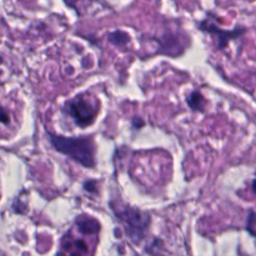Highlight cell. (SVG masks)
Listing matches in <instances>:
<instances>
[{"instance_id":"obj_1","label":"cell","mask_w":256,"mask_h":256,"mask_svg":"<svg viewBox=\"0 0 256 256\" xmlns=\"http://www.w3.org/2000/svg\"><path fill=\"white\" fill-rule=\"evenodd\" d=\"M50 141L56 150L68 155L82 166L88 168L94 167V145L91 139L87 137L67 138L51 135Z\"/></svg>"},{"instance_id":"obj_2","label":"cell","mask_w":256,"mask_h":256,"mask_svg":"<svg viewBox=\"0 0 256 256\" xmlns=\"http://www.w3.org/2000/svg\"><path fill=\"white\" fill-rule=\"evenodd\" d=\"M115 214L125 223L126 232L130 238L138 241L143 237L150 221L147 213L129 205H124L121 208H117Z\"/></svg>"},{"instance_id":"obj_3","label":"cell","mask_w":256,"mask_h":256,"mask_svg":"<svg viewBox=\"0 0 256 256\" xmlns=\"http://www.w3.org/2000/svg\"><path fill=\"white\" fill-rule=\"evenodd\" d=\"M68 112L77 125L86 127L96 118L97 106L88 97L78 95L68 103Z\"/></svg>"},{"instance_id":"obj_4","label":"cell","mask_w":256,"mask_h":256,"mask_svg":"<svg viewBox=\"0 0 256 256\" xmlns=\"http://www.w3.org/2000/svg\"><path fill=\"white\" fill-rule=\"evenodd\" d=\"M78 231L82 234L81 237L74 235L71 231L65 235L62 240L60 254H63V256H93L96 242L87 241L84 237L97 235L84 233L80 230Z\"/></svg>"},{"instance_id":"obj_5","label":"cell","mask_w":256,"mask_h":256,"mask_svg":"<svg viewBox=\"0 0 256 256\" xmlns=\"http://www.w3.org/2000/svg\"><path fill=\"white\" fill-rule=\"evenodd\" d=\"M198 28L202 30L203 32L213 36L216 40V48L219 50H223L224 48L227 47L228 43L231 40H235L240 38L243 34L246 32V28L242 26L235 27L232 30H227L219 27L214 23L210 18L203 19L199 25Z\"/></svg>"},{"instance_id":"obj_6","label":"cell","mask_w":256,"mask_h":256,"mask_svg":"<svg viewBox=\"0 0 256 256\" xmlns=\"http://www.w3.org/2000/svg\"><path fill=\"white\" fill-rule=\"evenodd\" d=\"M186 103L191 110L197 112H203L206 107V99L204 98L203 94L198 90L192 91L186 97Z\"/></svg>"},{"instance_id":"obj_7","label":"cell","mask_w":256,"mask_h":256,"mask_svg":"<svg viewBox=\"0 0 256 256\" xmlns=\"http://www.w3.org/2000/svg\"><path fill=\"white\" fill-rule=\"evenodd\" d=\"M108 41L115 46L124 47L130 43L131 38H130V35L126 31L115 30L108 34Z\"/></svg>"},{"instance_id":"obj_8","label":"cell","mask_w":256,"mask_h":256,"mask_svg":"<svg viewBox=\"0 0 256 256\" xmlns=\"http://www.w3.org/2000/svg\"><path fill=\"white\" fill-rule=\"evenodd\" d=\"M246 228L252 235L256 236V211L249 212Z\"/></svg>"},{"instance_id":"obj_9","label":"cell","mask_w":256,"mask_h":256,"mask_svg":"<svg viewBox=\"0 0 256 256\" xmlns=\"http://www.w3.org/2000/svg\"><path fill=\"white\" fill-rule=\"evenodd\" d=\"M132 125H133L134 128L138 129V128H140V127H142L144 125V121L140 117H134L132 119Z\"/></svg>"},{"instance_id":"obj_10","label":"cell","mask_w":256,"mask_h":256,"mask_svg":"<svg viewBox=\"0 0 256 256\" xmlns=\"http://www.w3.org/2000/svg\"><path fill=\"white\" fill-rule=\"evenodd\" d=\"M8 119L9 117L7 116V114L5 113V111H3L2 108H0V121L4 122V123H7L8 122Z\"/></svg>"},{"instance_id":"obj_11","label":"cell","mask_w":256,"mask_h":256,"mask_svg":"<svg viewBox=\"0 0 256 256\" xmlns=\"http://www.w3.org/2000/svg\"><path fill=\"white\" fill-rule=\"evenodd\" d=\"M87 184H89V186L85 184V188H86L87 190H89V191H95V190H96V189H95L94 181H89V182H87Z\"/></svg>"},{"instance_id":"obj_12","label":"cell","mask_w":256,"mask_h":256,"mask_svg":"<svg viewBox=\"0 0 256 256\" xmlns=\"http://www.w3.org/2000/svg\"><path fill=\"white\" fill-rule=\"evenodd\" d=\"M252 189L254 191V193H256V179L253 180V184H252Z\"/></svg>"}]
</instances>
